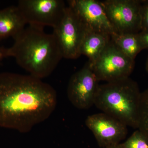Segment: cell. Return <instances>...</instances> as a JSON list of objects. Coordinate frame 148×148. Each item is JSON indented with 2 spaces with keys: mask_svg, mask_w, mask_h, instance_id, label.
<instances>
[{
  "mask_svg": "<svg viewBox=\"0 0 148 148\" xmlns=\"http://www.w3.org/2000/svg\"><path fill=\"white\" fill-rule=\"evenodd\" d=\"M140 14L142 30L148 29V1H140Z\"/></svg>",
  "mask_w": 148,
  "mask_h": 148,
  "instance_id": "obj_16",
  "label": "cell"
},
{
  "mask_svg": "<svg viewBox=\"0 0 148 148\" xmlns=\"http://www.w3.org/2000/svg\"><path fill=\"white\" fill-rule=\"evenodd\" d=\"M53 29V34L63 58H78L81 55L80 49L83 40L90 30L69 5L61 22Z\"/></svg>",
  "mask_w": 148,
  "mask_h": 148,
  "instance_id": "obj_4",
  "label": "cell"
},
{
  "mask_svg": "<svg viewBox=\"0 0 148 148\" xmlns=\"http://www.w3.org/2000/svg\"><path fill=\"white\" fill-rule=\"evenodd\" d=\"M110 35L88 31L83 41L80 53L87 56L90 65L94 64L110 40Z\"/></svg>",
  "mask_w": 148,
  "mask_h": 148,
  "instance_id": "obj_12",
  "label": "cell"
},
{
  "mask_svg": "<svg viewBox=\"0 0 148 148\" xmlns=\"http://www.w3.org/2000/svg\"><path fill=\"white\" fill-rule=\"evenodd\" d=\"M7 57V48L0 46V62L2 61L3 58Z\"/></svg>",
  "mask_w": 148,
  "mask_h": 148,
  "instance_id": "obj_18",
  "label": "cell"
},
{
  "mask_svg": "<svg viewBox=\"0 0 148 148\" xmlns=\"http://www.w3.org/2000/svg\"><path fill=\"white\" fill-rule=\"evenodd\" d=\"M145 68L146 71H147L148 73V57L147 59V61H146Z\"/></svg>",
  "mask_w": 148,
  "mask_h": 148,
  "instance_id": "obj_20",
  "label": "cell"
},
{
  "mask_svg": "<svg viewBox=\"0 0 148 148\" xmlns=\"http://www.w3.org/2000/svg\"><path fill=\"white\" fill-rule=\"evenodd\" d=\"M141 94L139 86L130 77L99 85L94 105L104 113L137 129Z\"/></svg>",
  "mask_w": 148,
  "mask_h": 148,
  "instance_id": "obj_3",
  "label": "cell"
},
{
  "mask_svg": "<svg viewBox=\"0 0 148 148\" xmlns=\"http://www.w3.org/2000/svg\"><path fill=\"white\" fill-rule=\"evenodd\" d=\"M120 145L121 148H148V137L138 129Z\"/></svg>",
  "mask_w": 148,
  "mask_h": 148,
  "instance_id": "obj_15",
  "label": "cell"
},
{
  "mask_svg": "<svg viewBox=\"0 0 148 148\" xmlns=\"http://www.w3.org/2000/svg\"><path fill=\"white\" fill-rule=\"evenodd\" d=\"M138 36L143 49L148 50V29L142 30L138 33Z\"/></svg>",
  "mask_w": 148,
  "mask_h": 148,
  "instance_id": "obj_17",
  "label": "cell"
},
{
  "mask_svg": "<svg viewBox=\"0 0 148 148\" xmlns=\"http://www.w3.org/2000/svg\"><path fill=\"white\" fill-rule=\"evenodd\" d=\"M68 3L88 30L110 36L116 33L107 16L102 1L70 0Z\"/></svg>",
  "mask_w": 148,
  "mask_h": 148,
  "instance_id": "obj_10",
  "label": "cell"
},
{
  "mask_svg": "<svg viewBox=\"0 0 148 148\" xmlns=\"http://www.w3.org/2000/svg\"><path fill=\"white\" fill-rule=\"evenodd\" d=\"M86 125L90 130L99 145L103 148L119 144L127 135V126L104 113L87 117Z\"/></svg>",
  "mask_w": 148,
  "mask_h": 148,
  "instance_id": "obj_9",
  "label": "cell"
},
{
  "mask_svg": "<svg viewBox=\"0 0 148 148\" xmlns=\"http://www.w3.org/2000/svg\"><path fill=\"white\" fill-rule=\"evenodd\" d=\"M16 6L27 24L53 29L61 22L67 6L62 0H20Z\"/></svg>",
  "mask_w": 148,
  "mask_h": 148,
  "instance_id": "obj_6",
  "label": "cell"
},
{
  "mask_svg": "<svg viewBox=\"0 0 148 148\" xmlns=\"http://www.w3.org/2000/svg\"><path fill=\"white\" fill-rule=\"evenodd\" d=\"M13 38V45L7 48V57H13L37 78L50 75L63 58L53 33H46L42 27L29 25Z\"/></svg>",
  "mask_w": 148,
  "mask_h": 148,
  "instance_id": "obj_2",
  "label": "cell"
},
{
  "mask_svg": "<svg viewBox=\"0 0 148 148\" xmlns=\"http://www.w3.org/2000/svg\"><path fill=\"white\" fill-rule=\"evenodd\" d=\"M17 6H12L0 10V40L12 38L25 28L27 25Z\"/></svg>",
  "mask_w": 148,
  "mask_h": 148,
  "instance_id": "obj_11",
  "label": "cell"
},
{
  "mask_svg": "<svg viewBox=\"0 0 148 148\" xmlns=\"http://www.w3.org/2000/svg\"><path fill=\"white\" fill-rule=\"evenodd\" d=\"M89 64L98 81L108 82L129 77L135 68V62L110 39L95 63Z\"/></svg>",
  "mask_w": 148,
  "mask_h": 148,
  "instance_id": "obj_5",
  "label": "cell"
},
{
  "mask_svg": "<svg viewBox=\"0 0 148 148\" xmlns=\"http://www.w3.org/2000/svg\"><path fill=\"white\" fill-rule=\"evenodd\" d=\"M138 129L148 137V88L141 94Z\"/></svg>",
  "mask_w": 148,
  "mask_h": 148,
  "instance_id": "obj_14",
  "label": "cell"
},
{
  "mask_svg": "<svg viewBox=\"0 0 148 148\" xmlns=\"http://www.w3.org/2000/svg\"><path fill=\"white\" fill-rule=\"evenodd\" d=\"M102 2L117 33L136 34L142 31L140 1L106 0Z\"/></svg>",
  "mask_w": 148,
  "mask_h": 148,
  "instance_id": "obj_7",
  "label": "cell"
},
{
  "mask_svg": "<svg viewBox=\"0 0 148 148\" xmlns=\"http://www.w3.org/2000/svg\"><path fill=\"white\" fill-rule=\"evenodd\" d=\"M98 81L88 62L69 80L67 95L75 108L86 110L94 105L99 87Z\"/></svg>",
  "mask_w": 148,
  "mask_h": 148,
  "instance_id": "obj_8",
  "label": "cell"
},
{
  "mask_svg": "<svg viewBox=\"0 0 148 148\" xmlns=\"http://www.w3.org/2000/svg\"><path fill=\"white\" fill-rule=\"evenodd\" d=\"M104 148H121V147L120 145V144H118V145H111L109 146V147H106Z\"/></svg>",
  "mask_w": 148,
  "mask_h": 148,
  "instance_id": "obj_19",
  "label": "cell"
},
{
  "mask_svg": "<svg viewBox=\"0 0 148 148\" xmlns=\"http://www.w3.org/2000/svg\"><path fill=\"white\" fill-rule=\"evenodd\" d=\"M51 86L31 75L0 73V127L21 133L47 119L57 105Z\"/></svg>",
  "mask_w": 148,
  "mask_h": 148,
  "instance_id": "obj_1",
  "label": "cell"
},
{
  "mask_svg": "<svg viewBox=\"0 0 148 148\" xmlns=\"http://www.w3.org/2000/svg\"><path fill=\"white\" fill-rule=\"evenodd\" d=\"M113 42L125 55L135 60L137 56L143 50L138 34H119L110 36Z\"/></svg>",
  "mask_w": 148,
  "mask_h": 148,
  "instance_id": "obj_13",
  "label": "cell"
}]
</instances>
